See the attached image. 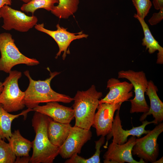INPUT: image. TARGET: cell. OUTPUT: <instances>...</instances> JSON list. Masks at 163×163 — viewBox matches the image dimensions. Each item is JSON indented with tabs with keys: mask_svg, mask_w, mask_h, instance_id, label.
<instances>
[{
	"mask_svg": "<svg viewBox=\"0 0 163 163\" xmlns=\"http://www.w3.org/2000/svg\"><path fill=\"white\" fill-rule=\"evenodd\" d=\"M152 3L155 9L156 10H159L163 8V0H153Z\"/></svg>",
	"mask_w": 163,
	"mask_h": 163,
	"instance_id": "26",
	"label": "cell"
},
{
	"mask_svg": "<svg viewBox=\"0 0 163 163\" xmlns=\"http://www.w3.org/2000/svg\"><path fill=\"white\" fill-rule=\"evenodd\" d=\"M57 29L51 30L44 27L43 23L37 24L34 27L37 30L44 33L51 37L56 42L59 48L55 58L57 59L63 53L62 56L63 60L65 59L67 54L70 53L68 50L71 43L74 40L83 38H87L88 35L83 33L81 31L78 33H72L68 31L67 28L61 27L59 24L56 26Z\"/></svg>",
	"mask_w": 163,
	"mask_h": 163,
	"instance_id": "9",
	"label": "cell"
},
{
	"mask_svg": "<svg viewBox=\"0 0 163 163\" xmlns=\"http://www.w3.org/2000/svg\"><path fill=\"white\" fill-rule=\"evenodd\" d=\"M30 159V157L29 156L17 157L15 163H28Z\"/></svg>",
	"mask_w": 163,
	"mask_h": 163,
	"instance_id": "27",
	"label": "cell"
},
{
	"mask_svg": "<svg viewBox=\"0 0 163 163\" xmlns=\"http://www.w3.org/2000/svg\"><path fill=\"white\" fill-rule=\"evenodd\" d=\"M118 78H126L131 83L134 88L135 96L133 99H129L131 103L130 113L147 112L149 106L145 97L148 85V81L143 71H135L131 70H121L118 72Z\"/></svg>",
	"mask_w": 163,
	"mask_h": 163,
	"instance_id": "6",
	"label": "cell"
},
{
	"mask_svg": "<svg viewBox=\"0 0 163 163\" xmlns=\"http://www.w3.org/2000/svg\"><path fill=\"white\" fill-rule=\"evenodd\" d=\"M133 88L131 83L126 81L121 82L117 79L111 78L107 82V88L109 91L103 98L99 100V104H122L129 101L133 96L132 91Z\"/></svg>",
	"mask_w": 163,
	"mask_h": 163,
	"instance_id": "14",
	"label": "cell"
},
{
	"mask_svg": "<svg viewBox=\"0 0 163 163\" xmlns=\"http://www.w3.org/2000/svg\"><path fill=\"white\" fill-rule=\"evenodd\" d=\"M135 136H132L125 143L120 145L112 142L108 147L103 158L104 163H145L140 159L137 161L133 158L132 150L136 139Z\"/></svg>",
	"mask_w": 163,
	"mask_h": 163,
	"instance_id": "11",
	"label": "cell"
},
{
	"mask_svg": "<svg viewBox=\"0 0 163 163\" xmlns=\"http://www.w3.org/2000/svg\"><path fill=\"white\" fill-rule=\"evenodd\" d=\"M9 73L2 83L3 88L0 94V104L9 113L22 110L25 105V93L20 89L18 83L21 77V72L11 70Z\"/></svg>",
	"mask_w": 163,
	"mask_h": 163,
	"instance_id": "5",
	"label": "cell"
},
{
	"mask_svg": "<svg viewBox=\"0 0 163 163\" xmlns=\"http://www.w3.org/2000/svg\"><path fill=\"white\" fill-rule=\"evenodd\" d=\"M47 69L50 72V77L44 80H34L31 77L28 70L24 72L29 81V86L24 91V104L28 108L33 109L40 103L56 101L69 103L73 101V98L57 93L52 89L50 86L51 82L60 72H52L48 67Z\"/></svg>",
	"mask_w": 163,
	"mask_h": 163,
	"instance_id": "2",
	"label": "cell"
},
{
	"mask_svg": "<svg viewBox=\"0 0 163 163\" xmlns=\"http://www.w3.org/2000/svg\"><path fill=\"white\" fill-rule=\"evenodd\" d=\"M121 103H103L99 104L95 113L92 127L96 129L97 136H105L111 132L116 111L120 110Z\"/></svg>",
	"mask_w": 163,
	"mask_h": 163,
	"instance_id": "12",
	"label": "cell"
},
{
	"mask_svg": "<svg viewBox=\"0 0 163 163\" xmlns=\"http://www.w3.org/2000/svg\"><path fill=\"white\" fill-rule=\"evenodd\" d=\"M12 0H0V11L1 8L5 5H11ZM1 16L0 14V18Z\"/></svg>",
	"mask_w": 163,
	"mask_h": 163,
	"instance_id": "28",
	"label": "cell"
},
{
	"mask_svg": "<svg viewBox=\"0 0 163 163\" xmlns=\"http://www.w3.org/2000/svg\"><path fill=\"white\" fill-rule=\"evenodd\" d=\"M72 127L70 123L58 122L49 117L47 132L50 142L59 148L69 136Z\"/></svg>",
	"mask_w": 163,
	"mask_h": 163,
	"instance_id": "17",
	"label": "cell"
},
{
	"mask_svg": "<svg viewBox=\"0 0 163 163\" xmlns=\"http://www.w3.org/2000/svg\"><path fill=\"white\" fill-rule=\"evenodd\" d=\"M33 109L28 108L16 115L11 114L6 111L0 104V139L8 141L12 135L11 125L13 121L20 116L26 117L27 113Z\"/></svg>",
	"mask_w": 163,
	"mask_h": 163,
	"instance_id": "19",
	"label": "cell"
},
{
	"mask_svg": "<svg viewBox=\"0 0 163 163\" xmlns=\"http://www.w3.org/2000/svg\"><path fill=\"white\" fill-rule=\"evenodd\" d=\"M134 17L139 20L143 30L144 37L142 39V45L146 46V50L148 49V52L150 54L153 53L158 50V53H157L156 63L163 64V48L154 38L144 19L139 18L136 14H134Z\"/></svg>",
	"mask_w": 163,
	"mask_h": 163,
	"instance_id": "18",
	"label": "cell"
},
{
	"mask_svg": "<svg viewBox=\"0 0 163 163\" xmlns=\"http://www.w3.org/2000/svg\"><path fill=\"white\" fill-rule=\"evenodd\" d=\"M59 3L51 12L59 19H68L78 10L79 0H58Z\"/></svg>",
	"mask_w": 163,
	"mask_h": 163,
	"instance_id": "21",
	"label": "cell"
},
{
	"mask_svg": "<svg viewBox=\"0 0 163 163\" xmlns=\"http://www.w3.org/2000/svg\"><path fill=\"white\" fill-rule=\"evenodd\" d=\"M119 111L120 110H117L113 120L111 130L107 135V141L113 137V142L120 145L123 144L127 141V138L129 136H136L139 138L142 135L146 134L150 130L145 129L146 126L150 124H155L154 120L151 121L145 120L142 122V123L141 125L135 127L133 126L130 129L125 130L122 128Z\"/></svg>",
	"mask_w": 163,
	"mask_h": 163,
	"instance_id": "13",
	"label": "cell"
},
{
	"mask_svg": "<svg viewBox=\"0 0 163 163\" xmlns=\"http://www.w3.org/2000/svg\"><path fill=\"white\" fill-rule=\"evenodd\" d=\"M24 2V3H27L30 2L32 0H20Z\"/></svg>",
	"mask_w": 163,
	"mask_h": 163,
	"instance_id": "31",
	"label": "cell"
},
{
	"mask_svg": "<svg viewBox=\"0 0 163 163\" xmlns=\"http://www.w3.org/2000/svg\"><path fill=\"white\" fill-rule=\"evenodd\" d=\"M0 71L6 73H9L14 66L18 64L34 66L40 63L36 59L29 58L22 54L9 33H0Z\"/></svg>",
	"mask_w": 163,
	"mask_h": 163,
	"instance_id": "4",
	"label": "cell"
},
{
	"mask_svg": "<svg viewBox=\"0 0 163 163\" xmlns=\"http://www.w3.org/2000/svg\"><path fill=\"white\" fill-rule=\"evenodd\" d=\"M3 88V83L0 82V94L2 91Z\"/></svg>",
	"mask_w": 163,
	"mask_h": 163,
	"instance_id": "30",
	"label": "cell"
},
{
	"mask_svg": "<svg viewBox=\"0 0 163 163\" xmlns=\"http://www.w3.org/2000/svg\"><path fill=\"white\" fill-rule=\"evenodd\" d=\"M163 163V157H161L158 160H156L153 163Z\"/></svg>",
	"mask_w": 163,
	"mask_h": 163,
	"instance_id": "29",
	"label": "cell"
},
{
	"mask_svg": "<svg viewBox=\"0 0 163 163\" xmlns=\"http://www.w3.org/2000/svg\"><path fill=\"white\" fill-rule=\"evenodd\" d=\"M33 110L60 123H69L74 117L72 108L61 105L56 101L48 102L43 106L38 105Z\"/></svg>",
	"mask_w": 163,
	"mask_h": 163,
	"instance_id": "15",
	"label": "cell"
},
{
	"mask_svg": "<svg viewBox=\"0 0 163 163\" xmlns=\"http://www.w3.org/2000/svg\"><path fill=\"white\" fill-rule=\"evenodd\" d=\"M58 3V0H32L23 4L21 9L23 11L30 12L33 15L36 10L39 9H44L51 11L53 9L55 4Z\"/></svg>",
	"mask_w": 163,
	"mask_h": 163,
	"instance_id": "22",
	"label": "cell"
},
{
	"mask_svg": "<svg viewBox=\"0 0 163 163\" xmlns=\"http://www.w3.org/2000/svg\"><path fill=\"white\" fill-rule=\"evenodd\" d=\"M49 117L35 112L32 120L35 136L32 142L33 151L29 162L52 163L59 154V147L50 141L48 136Z\"/></svg>",
	"mask_w": 163,
	"mask_h": 163,
	"instance_id": "1",
	"label": "cell"
},
{
	"mask_svg": "<svg viewBox=\"0 0 163 163\" xmlns=\"http://www.w3.org/2000/svg\"><path fill=\"white\" fill-rule=\"evenodd\" d=\"M0 14L3 21L2 27L7 30L14 29L20 32H26L34 27L38 21L36 16L33 15L29 16L8 5H5L1 8Z\"/></svg>",
	"mask_w": 163,
	"mask_h": 163,
	"instance_id": "8",
	"label": "cell"
},
{
	"mask_svg": "<svg viewBox=\"0 0 163 163\" xmlns=\"http://www.w3.org/2000/svg\"><path fill=\"white\" fill-rule=\"evenodd\" d=\"M137 12V15L144 19L149 12L152 3L150 0H132Z\"/></svg>",
	"mask_w": 163,
	"mask_h": 163,
	"instance_id": "24",
	"label": "cell"
},
{
	"mask_svg": "<svg viewBox=\"0 0 163 163\" xmlns=\"http://www.w3.org/2000/svg\"><path fill=\"white\" fill-rule=\"evenodd\" d=\"M102 96V93L97 91L94 85L85 91H77L73 98L72 105L75 120V126L90 129L99 99Z\"/></svg>",
	"mask_w": 163,
	"mask_h": 163,
	"instance_id": "3",
	"label": "cell"
},
{
	"mask_svg": "<svg viewBox=\"0 0 163 163\" xmlns=\"http://www.w3.org/2000/svg\"><path fill=\"white\" fill-rule=\"evenodd\" d=\"M8 141L17 157L29 156V152L32 147V142L23 137L19 130L12 133Z\"/></svg>",
	"mask_w": 163,
	"mask_h": 163,
	"instance_id": "20",
	"label": "cell"
},
{
	"mask_svg": "<svg viewBox=\"0 0 163 163\" xmlns=\"http://www.w3.org/2000/svg\"><path fill=\"white\" fill-rule=\"evenodd\" d=\"M16 158L9 143L0 139V163H14Z\"/></svg>",
	"mask_w": 163,
	"mask_h": 163,
	"instance_id": "23",
	"label": "cell"
},
{
	"mask_svg": "<svg viewBox=\"0 0 163 163\" xmlns=\"http://www.w3.org/2000/svg\"><path fill=\"white\" fill-rule=\"evenodd\" d=\"M163 131V123L161 122L144 136L136 138L132 150V155H136L146 163H153L157 160L159 155L157 139Z\"/></svg>",
	"mask_w": 163,
	"mask_h": 163,
	"instance_id": "7",
	"label": "cell"
},
{
	"mask_svg": "<svg viewBox=\"0 0 163 163\" xmlns=\"http://www.w3.org/2000/svg\"><path fill=\"white\" fill-rule=\"evenodd\" d=\"M157 87L152 80L148 81V85L145 92L149 97L150 106L149 111L143 113L141 116L139 121L145 120L148 115H152L154 118L155 124H158L163 120V103L157 94Z\"/></svg>",
	"mask_w": 163,
	"mask_h": 163,
	"instance_id": "16",
	"label": "cell"
},
{
	"mask_svg": "<svg viewBox=\"0 0 163 163\" xmlns=\"http://www.w3.org/2000/svg\"><path fill=\"white\" fill-rule=\"evenodd\" d=\"M92 136L90 129H84L74 126L71 128L66 140L59 148V154L64 159L80 154L83 146Z\"/></svg>",
	"mask_w": 163,
	"mask_h": 163,
	"instance_id": "10",
	"label": "cell"
},
{
	"mask_svg": "<svg viewBox=\"0 0 163 163\" xmlns=\"http://www.w3.org/2000/svg\"><path fill=\"white\" fill-rule=\"evenodd\" d=\"M159 11L157 13H154L152 17L148 21L149 23L152 25L157 24L162 21L163 19V8L159 9Z\"/></svg>",
	"mask_w": 163,
	"mask_h": 163,
	"instance_id": "25",
	"label": "cell"
}]
</instances>
